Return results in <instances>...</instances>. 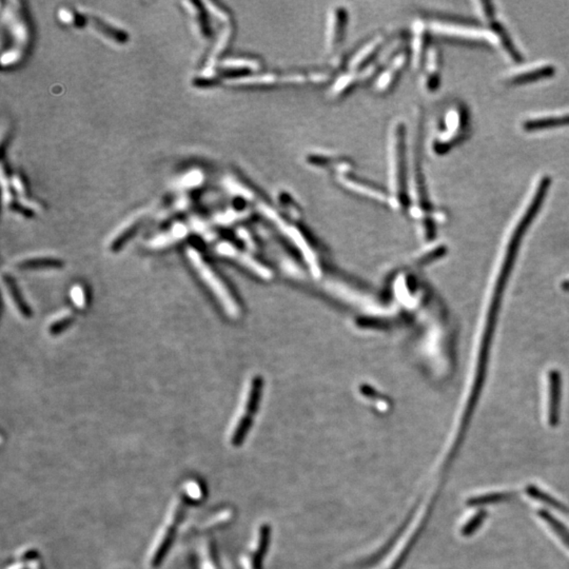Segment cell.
<instances>
[{"label": "cell", "instance_id": "cell-8", "mask_svg": "<svg viewBox=\"0 0 569 569\" xmlns=\"http://www.w3.org/2000/svg\"><path fill=\"white\" fill-rule=\"evenodd\" d=\"M408 59H409V53L407 51L400 50L376 77L373 85L374 91L376 93L383 94L393 89V85L399 79L400 75L403 72L406 64L408 63Z\"/></svg>", "mask_w": 569, "mask_h": 569}, {"label": "cell", "instance_id": "cell-9", "mask_svg": "<svg viewBox=\"0 0 569 569\" xmlns=\"http://www.w3.org/2000/svg\"><path fill=\"white\" fill-rule=\"evenodd\" d=\"M4 283L8 294H10L11 299H12L20 316L25 318H31L33 316V312H32L31 307L23 297V292L19 289L18 284L15 282L14 277L11 275H4Z\"/></svg>", "mask_w": 569, "mask_h": 569}, {"label": "cell", "instance_id": "cell-14", "mask_svg": "<svg viewBox=\"0 0 569 569\" xmlns=\"http://www.w3.org/2000/svg\"><path fill=\"white\" fill-rule=\"evenodd\" d=\"M431 18L434 20L443 21V23H457V25H469V27H482L483 25L479 19L457 16V15L436 14Z\"/></svg>", "mask_w": 569, "mask_h": 569}, {"label": "cell", "instance_id": "cell-12", "mask_svg": "<svg viewBox=\"0 0 569 569\" xmlns=\"http://www.w3.org/2000/svg\"><path fill=\"white\" fill-rule=\"evenodd\" d=\"M491 25L493 31L498 34V37H500L501 42H502L503 47H504L505 50H506L507 53H508L509 56L513 59V61L517 64L524 61V57L522 56L521 53H520V51L517 50V47L515 46V44H513L510 36L508 35V32L506 31V29H505V28L503 27V25H501L498 21L493 20L491 21Z\"/></svg>", "mask_w": 569, "mask_h": 569}, {"label": "cell", "instance_id": "cell-15", "mask_svg": "<svg viewBox=\"0 0 569 569\" xmlns=\"http://www.w3.org/2000/svg\"><path fill=\"white\" fill-rule=\"evenodd\" d=\"M74 323V318L72 316H66L59 318L49 327V333L52 335H59L67 330Z\"/></svg>", "mask_w": 569, "mask_h": 569}, {"label": "cell", "instance_id": "cell-5", "mask_svg": "<svg viewBox=\"0 0 569 569\" xmlns=\"http://www.w3.org/2000/svg\"><path fill=\"white\" fill-rule=\"evenodd\" d=\"M304 162L310 168L335 173V176L352 173L356 167L352 158L326 151H313L306 154Z\"/></svg>", "mask_w": 569, "mask_h": 569}, {"label": "cell", "instance_id": "cell-16", "mask_svg": "<svg viewBox=\"0 0 569 569\" xmlns=\"http://www.w3.org/2000/svg\"><path fill=\"white\" fill-rule=\"evenodd\" d=\"M72 299L75 306L78 308H83L85 306V290L81 287H74L71 291Z\"/></svg>", "mask_w": 569, "mask_h": 569}, {"label": "cell", "instance_id": "cell-11", "mask_svg": "<svg viewBox=\"0 0 569 569\" xmlns=\"http://www.w3.org/2000/svg\"><path fill=\"white\" fill-rule=\"evenodd\" d=\"M569 126V114L561 116L544 117V119H532L524 123L523 127L526 131L534 132L541 130L553 129V128Z\"/></svg>", "mask_w": 569, "mask_h": 569}, {"label": "cell", "instance_id": "cell-10", "mask_svg": "<svg viewBox=\"0 0 569 569\" xmlns=\"http://www.w3.org/2000/svg\"><path fill=\"white\" fill-rule=\"evenodd\" d=\"M555 74L556 68L553 66H544V67L538 68V69L520 73V74L511 77L508 80V83L513 85H525V83L549 78V77H553Z\"/></svg>", "mask_w": 569, "mask_h": 569}, {"label": "cell", "instance_id": "cell-7", "mask_svg": "<svg viewBox=\"0 0 569 569\" xmlns=\"http://www.w3.org/2000/svg\"><path fill=\"white\" fill-rule=\"evenodd\" d=\"M337 181H339L342 187L345 188L352 193L357 194V196H364V198L376 200V202L389 203L388 191L378 187V185L372 183V181L359 179L352 173L340 175V176H337Z\"/></svg>", "mask_w": 569, "mask_h": 569}, {"label": "cell", "instance_id": "cell-6", "mask_svg": "<svg viewBox=\"0 0 569 569\" xmlns=\"http://www.w3.org/2000/svg\"><path fill=\"white\" fill-rule=\"evenodd\" d=\"M348 14L347 8L343 6H335L329 11L326 23V42L327 52L335 53L343 44L347 31Z\"/></svg>", "mask_w": 569, "mask_h": 569}, {"label": "cell", "instance_id": "cell-13", "mask_svg": "<svg viewBox=\"0 0 569 569\" xmlns=\"http://www.w3.org/2000/svg\"><path fill=\"white\" fill-rule=\"evenodd\" d=\"M64 266V262L59 258H49V256H42V258H32L28 260H23L19 263L18 268L21 270H36V269H51V268H61Z\"/></svg>", "mask_w": 569, "mask_h": 569}, {"label": "cell", "instance_id": "cell-4", "mask_svg": "<svg viewBox=\"0 0 569 569\" xmlns=\"http://www.w3.org/2000/svg\"><path fill=\"white\" fill-rule=\"evenodd\" d=\"M389 42L388 34L383 32L366 40L348 59L346 72L359 73L369 67L384 53Z\"/></svg>", "mask_w": 569, "mask_h": 569}, {"label": "cell", "instance_id": "cell-2", "mask_svg": "<svg viewBox=\"0 0 569 569\" xmlns=\"http://www.w3.org/2000/svg\"><path fill=\"white\" fill-rule=\"evenodd\" d=\"M331 72L327 70H291V71H269L246 75L233 80L235 85L250 87H272L288 85H321L331 78Z\"/></svg>", "mask_w": 569, "mask_h": 569}, {"label": "cell", "instance_id": "cell-3", "mask_svg": "<svg viewBox=\"0 0 569 569\" xmlns=\"http://www.w3.org/2000/svg\"><path fill=\"white\" fill-rule=\"evenodd\" d=\"M188 256L191 260L192 265L196 267L200 277L204 280L205 283L208 284L209 288L212 290L215 297L220 299L222 307L226 309L230 316H236L239 314V306L233 297L232 293L229 290L227 284L224 283L220 275L214 271L212 267L205 260L200 256V252L196 249L188 250Z\"/></svg>", "mask_w": 569, "mask_h": 569}, {"label": "cell", "instance_id": "cell-1", "mask_svg": "<svg viewBox=\"0 0 569 569\" xmlns=\"http://www.w3.org/2000/svg\"><path fill=\"white\" fill-rule=\"evenodd\" d=\"M388 160V204L395 210H404L412 205L407 158V128L402 121L390 125L387 142Z\"/></svg>", "mask_w": 569, "mask_h": 569}]
</instances>
